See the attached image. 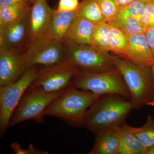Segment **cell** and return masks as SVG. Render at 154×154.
<instances>
[{"instance_id":"obj_5","label":"cell","mask_w":154,"mask_h":154,"mask_svg":"<svg viewBox=\"0 0 154 154\" xmlns=\"http://www.w3.org/2000/svg\"><path fill=\"white\" fill-rule=\"evenodd\" d=\"M116 56L101 52L91 45L69 42L66 60L79 70L80 73L101 72L116 68Z\"/></svg>"},{"instance_id":"obj_31","label":"cell","mask_w":154,"mask_h":154,"mask_svg":"<svg viewBox=\"0 0 154 154\" xmlns=\"http://www.w3.org/2000/svg\"><path fill=\"white\" fill-rule=\"evenodd\" d=\"M137 1V0H115L117 5L119 6L125 5L129 3L132 2L134 1Z\"/></svg>"},{"instance_id":"obj_28","label":"cell","mask_w":154,"mask_h":154,"mask_svg":"<svg viewBox=\"0 0 154 154\" xmlns=\"http://www.w3.org/2000/svg\"><path fill=\"white\" fill-rule=\"evenodd\" d=\"M30 0H0V7L5 6H15L29 8Z\"/></svg>"},{"instance_id":"obj_34","label":"cell","mask_w":154,"mask_h":154,"mask_svg":"<svg viewBox=\"0 0 154 154\" xmlns=\"http://www.w3.org/2000/svg\"><path fill=\"white\" fill-rule=\"evenodd\" d=\"M30 2H31V3H33L34 2L35 0H30Z\"/></svg>"},{"instance_id":"obj_22","label":"cell","mask_w":154,"mask_h":154,"mask_svg":"<svg viewBox=\"0 0 154 154\" xmlns=\"http://www.w3.org/2000/svg\"><path fill=\"white\" fill-rule=\"evenodd\" d=\"M131 128L145 149L154 145V119L151 115L147 116L143 126L139 128L131 126Z\"/></svg>"},{"instance_id":"obj_9","label":"cell","mask_w":154,"mask_h":154,"mask_svg":"<svg viewBox=\"0 0 154 154\" xmlns=\"http://www.w3.org/2000/svg\"><path fill=\"white\" fill-rule=\"evenodd\" d=\"M80 73L72 63L66 60L51 66L38 70L37 77L26 92L39 88L48 93H55L66 90L71 85V80Z\"/></svg>"},{"instance_id":"obj_3","label":"cell","mask_w":154,"mask_h":154,"mask_svg":"<svg viewBox=\"0 0 154 154\" xmlns=\"http://www.w3.org/2000/svg\"><path fill=\"white\" fill-rule=\"evenodd\" d=\"M100 97L71 85L48 107L45 116L57 117L74 127L82 126L87 110Z\"/></svg>"},{"instance_id":"obj_29","label":"cell","mask_w":154,"mask_h":154,"mask_svg":"<svg viewBox=\"0 0 154 154\" xmlns=\"http://www.w3.org/2000/svg\"><path fill=\"white\" fill-rule=\"evenodd\" d=\"M145 35L149 46L154 56V27L147 29Z\"/></svg>"},{"instance_id":"obj_20","label":"cell","mask_w":154,"mask_h":154,"mask_svg":"<svg viewBox=\"0 0 154 154\" xmlns=\"http://www.w3.org/2000/svg\"><path fill=\"white\" fill-rule=\"evenodd\" d=\"M110 26L106 22L97 24L94 27L91 45L101 52L110 51Z\"/></svg>"},{"instance_id":"obj_10","label":"cell","mask_w":154,"mask_h":154,"mask_svg":"<svg viewBox=\"0 0 154 154\" xmlns=\"http://www.w3.org/2000/svg\"><path fill=\"white\" fill-rule=\"evenodd\" d=\"M25 71L22 55L15 50L0 47V87L17 82Z\"/></svg>"},{"instance_id":"obj_14","label":"cell","mask_w":154,"mask_h":154,"mask_svg":"<svg viewBox=\"0 0 154 154\" xmlns=\"http://www.w3.org/2000/svg\"><path fill=\"white\" fill-rule=\"evenodd\" d=\"M120 140L116 128L96 134L95 143L89 154H119Z\"/></svg>"},{"instance_id":"obj_21","label":"cell","mask_w":154,"mask_h":154,"mask_svg":"<svg viewBox=\"0 0 154 154\" xmlns=\"http://www.w3.org/2000/svg\"><path fill=\"white\" fill-rule=\"evenodd\" d=\"M107 22L120 28L128 36L146 33V30L141 25L139 20L135 18L115 17Z\"/></svg>"},{"instance_id":"obj_8","label":"cell","mask_w":154,"mask_h":154,"mask_svg":"<svg viewBox=\"0 0 154 154\" xmlns=\"http://www.w3.org/2000/svg\"><path fill=\"white\" fill-rule=\"evenodd\" d=\"M38 70L36 67L25 71L17 82L0 87V135L2 137L9 127L13 113L22 96L37 77Z\"/></svg>"},{"instance_id":"obj_1","label":"cell","mask_w":154,"mask_h":154,"mask_svg":"<svg viewBox=\"0 0 154 154\" xmlns=\"http://www.w3.org/2000/svg\"><path fill=\"white\" fill-rule=\"evenodd\" d=\"M132 109L130 100L117 94L100 96L85 114L83 126L95 134L115 129L125 123Z\"/></svg>"},{"instance_id":"obj_13","label":"cell","mask_w":154,"mask_h":154,"mask_svg":"<svg viewBox=\"0 0 154 154\" xmlns=\"http://www.w3.org/2000/svg\"><path fill=\"white\" fill-rule=\"evenodd\" d=\"M28 16L17 22L0 25V47L13 49L28 32Z\"/></svg>"},{"instance_id":"obj_32","label":"cell","mask_w":154,"mask_h":154,"mask_svg":"<svg viewBox=\"0 0 154 154\" xmlns=\"http://www.w3.org/2000/svg\"><path fill=\"white\" fill-rule=\"evenodd\" d=\"M144 154H154V145L146 148Z\"/></svg>"},{"instance_id":"obj_4","label":"cell","mask_w":154,"mask_h":154,"mask_svg":"<svg viewBox=\"0 0 154 154\" xmlns=\"http://www.w3.org/2000/svg\"><path fill=\"white\" fill-rule=\"evenodd\" d=\"M72 85L101 96L117 94L130 100V94L123 78L117 69L96 73H80Z\"/></svg>"},{"instance_id":"obj_27","label":"cell","mask_w":154,"mask_h":154,"mask_svg":"<svg viewBox=\"0 0 154 154\" xmlns=\"http://www.w3.org/2000/svg\"><path fill=\"white\" fill-rule=\"evenodd\" d=\"M79 0H60L57 11L58 12H73L79 6Z\"/></svg>"},{"instance_id":"obj_25","label":"cell","mask_w":154,"mask_h":154,"mask_svg":"<svg viewBox=\"0 0 154 154\" xmlns=\"http://www.w3.org/2000/svg\"><path fill=\"white\" fill-rule=\"evenodd\" d=\"M140 22L146 30L154 27V0H148L144 6Z\"/></svg>"},{"instance_id":"obj_17","label":"cell","mask_w":154,"mask_h":154,"mask_svg":"<svg viewBox=\"0 0 154 154\" xmlns=\"http://www.w3.org/2000/svg\"><path fill=\"white\" fill-rule=\"evenodd\" d=\"M120 140L119 154H144L145 148L133 132L131 126L125 123L116 128Z\"/></svg>"},{"instance_id":"obj_11","label":"cell","mask_w":154,"mask_h":154,"mask_svg":"<svg viewBox=\"0 0 154 154\" xmlns=\"http://www.w3.org/2000/svg\"><path fill=\"white\" fill-rule=\"evenodd\" d=\"M53 11L46 0H35L30 9L28 32L30 39L46 35Z\"/></svg>"},{"instance_id":"obj_7","label":"cell","mask_w":154,"mask_h":154,"mask_svg":"<svg viewBox=\"0 0 154 154\" xmlns=\"http://www.w3.org/2000/svg\"><path fill=\"white\" fill-rule=\"evenodd\" d=\"M65 91L48 93L36 88L26 92L12 115L9 127L30 120L43 123L45 110Z\"/></svg>"},{"instance_id":"obj_19","label":"cell","mask_w":154,"mask_h":154,"mask_svg":"<svg viewBox=\"0 0 154 154\" xmlns=\"http://www.w3.org/2000/svg\"><path fill=\"white\" fill-rule=\"evenodd\" d=\"M76 16L87 19L95 25L107 22L97 0H83L76 11Z\"/></svg>"},{"instance_id":"obj_24","label":"cell","mask_w":154,"mask_h":154,"mask_svg":"<svg viewBox=\"0 0 154 154\" xmlns=\"http://www.w3.org/2000/svg\"><path fill=\"white\" fill-rule=\"evenodd\" d=\"M148 0H137L125 5L119 6L115 17H132L139 20L144 6Z\"/></svg>"},{"instance_id":"obj_6","label":"cell","mask_w":154,"mask_h":154,"mask_svg":"<svg viewBox=\"0 0 154 154\" xmlns=\"http://www.w3.org/2000/svg\"><path fill=\"white\" fill-rule=\"evenodd\" d=\"M61 42L46 35L31 39L22 54L25 71L37 66H51L66 60V51Z\"/></svg>"},{"instance_id":"obj_18","label":"cell","mask_w":154,"mask_h":154,"mask_svg":"<svg viewBox=\"0 0 154 154\" xmlns=\"http://www.w3.org/2000/svg\"><path fill=\"white\" fill-rule=\"evenodd\" d=\"M110 26V51L123 58L129 47V36L118 27Z\"/></svg>"},{"instance_id":"obj_15","label":"cell","mask_w":154,"mask_h":154,"mask_svg":"<svg viewBox=\"0 0 154 154\" xmlns=\"http://www.w3.org/2000/svg\"><path fill=\"white\" fill-rule=\"evenodd\" d=\"M95 24L83 18L76 17L64 39L78 44H91Z\"/></svg>"},{"instance_id":"obj_12","label":"cell","mask_w":154,"mask_h":154,"mask_svg":"<svg viewBox=\"0 0 154 154\" xmlns=\"http://www.w3.org/2000/svg\"><path fill=\"white\" fill-rule=\"evenodd\" d=\"M129 47L123 59L143 67L154 65V56L150 49L145 33L129 36Z\"/></svg>"},{"instance_id":"obj_33","label":"cell","mask_w":154,"mask_h":154,"mask_svg":"<svg viewBox=\"0 0 154 154\" xmlns=\"http://www.w3.org/2000/svg\"><path fill=\"white\" fill-rule=\"evenodd\" d=\"M152 69L153 74V76L154 79V65L152 66ZM147 105H149V106H152V107H154V99L151 101V102H149L148 104Z\"/></svg>"},{"instance_id":"obj_16","label":"cell","mask_w":154,"mask_h":154,"mask_svg":"<svg viewBox=\"0 0 154 154\" xmlns=\"http://www.w3.org/2000/svg\"><path fill=\"white\" fill-rule=\"evenodd\" d=\"M76 17V11L73 12L53 11L51 22L46 36L62 41L65 38Z\"/></svg>"},{"instance_id":"obj_23","label":"cell","mask_w":154,"mask_h":154,"mask_svg":"<svg viewBox=\"0 0 154 154\" xmlns=\"http://www.w3.org/2000/svg\"><path fill=\"white\" fill-rule=\"evenodd\" d=\"M29 8L5 6L0 7V25H7L21 20L28 15Z\"/></svg>"},{"instance_id":"obj_26","label":"cell","mask_w":154,"mask_h":154,"mask_svg":"<svg viewBox=\"0 0 154 154\" xmlns=\"http://www.w3.org/2000/svg\"><path fill=\"white\" fill-rule=\"evenodd\" d=\"M100 10L104 17L109 22L116 15L119 6L115 0H97Z\"/></svg>"},{"instance_id":"obj_30","label":"cell","mask_w":154,"mask_h":154,"mask_svg":"<svg viewBox=\"0 0 154 154\" xmlns=\"http://www.w3.org/2000/svg\"><path fill=\"white\" fill-rule=\"evenodd\" d=\"M11 147L15 153L17 154H30V152H29L28 148L27 150L22 148L20 145L17 143H12L11 144Z\"/></svg>"},{"instance_id":"obj_2","label":"cell","mask_w":154,"mask_h":154,"mask_svg":"<svg viewBox=\"0 0 154 154\" xmlns=\"http://www.w3.org/2000/svg\"><path fill=\"white\" fill-rule=\"evenodd\" d=\"M115 66L130 94L132 109L140 110L154 97V79L152 67L139 66L116 56Z\"/></svg>"}]
</instances>
